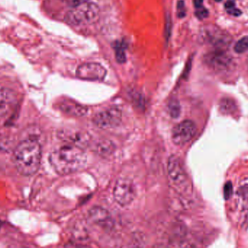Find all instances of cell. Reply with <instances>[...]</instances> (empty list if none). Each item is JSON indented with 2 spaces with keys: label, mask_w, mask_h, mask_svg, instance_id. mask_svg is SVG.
Segmentation results:
<instances>
[{
  "label": "cell",
  "mask_w": 248,
  "mask_h": 248,
  "mask_svg": "<svg viewBox=\"0 0 248 248\" xmlns=\"http://www.w3.org/2000/svg\"><path fill=\"white\" fill-rule=\"evenodd\" d=\"M49 160L58 174L65 176L82 170L87 164V157L84 149L63 141L51 152Z\"/></svg>",
  "instance_id": "6da1fadb"
},
{
  "label": "cell",
  "mask_w": 248,
  "mask_h": 248,
  "mask_svg": "<svg viewBox=\"0 0 248 248\" xmlns=\"http://www.w3.org/2000/svg\"><path fill=\"white\" fill-rule=\"evenodd\" d=\"M42 154V147L36 138H28L21 141L13 154L17 171L24 176L34 175L40 167Z\"/></svg>",
  "instance_id": "7a4b0ae2"
},
{
  "label": "cell",
  "mask_w": 248,
  "mask_h": 248,
  "mask_svg": "<svg viewBox=\"0 0 248 248\" xmlns=\"http://www.w3.org/2000/svg\"><path fill=\"white\" fill-rule=\"evenodd\" d=\"M100 16V10L96 3L88 1L74 7L65 16L67 23L71 26H81L95 23Z\"/></svg>",
  "instance_id": "3957f363"
},
{
  "label": "cell",
  "mask_w": 248,
  "mask_h": 248,
  "mask_svg": "<svg viewBox=\"0 0 248 248\" xmlns=\"http://www.w3.org/2000/svg\"><path fill=\"white\" fill-rule=\"evenodd\" d=\"M113 198L116 203L122 207L129 205L136 197V187L128 178L118 179L113 188Z\"/></svg>",
  "instance_id": "277c9868"
},
{
  "label": "cell",
  "mask_w": 248,
  "mask_h": 248,
  "mask_svg": "<svg viewBox=\"0 0 248 248\" xmlns=\"http://www.w3.org/2000/svg\"><path fill=\"white\" fill-rule=\"evenodd\" d=\"M122 120V111L117 106H112L100 111L93 117L94 125L103 130L116 128L120 125Z\"/></svg>",
  "instance_id": "5b68a950"
},
{
  "label": "cell",
  "mask_w": 248,
  "mask_h": 248,
  "mask_svg": "<svg viewBox=\"0 0 248 248\" xmlns=\"http://www.w3.org/2000/svg\"><path fill=\"white\" fill-rule=\"evenodd\" d=\"M197 132L195 122L186 119L177 124L171 132L172 141L177 146H182L190 141Z\"/></svg>",
  "instance_id": "8992f818"
},
{
  "label": "cell",
  "mask_w": 248,
  "mask_h": 248,
  "mask_svg": "<svg viewBox=\"0 0 248 248\" xmlns=\"http://www.w3.org/2000/svg\"><path fill=\"white\" fill-rule=\"evenodd\" d=\"M107 70L103 66L97 63H85L77 68L78 78L88 81H101L106 77Z\"/></svg>",
  "instance_id": "52a82bcc"
},
{
  "label": "cell",
  "mask_w": 248,
  "mask_h": 248,
  "mask_svg": "<svg viewBox=\"0 0 248 248\" xmlns=\"http://www.w3.org/2000/svg\"><path fill=\"white\" fill-rule=\"evenodd\" d=\"M205 61L214 71H225L232 64V58L224 48H216L205 56Z\"/></svg>",
  "instance_id": "ba28073f"
},
{
  "label": "cell",
  "mask_w": 248,
  "mask_h": 248,
  "mask_svg": "<svg viewBox=\"0 0 248 248\" xmlns=\"http://www.w3.org/2000/svg\"><path fill=\"white\" fill-rule=\"evenodd\" d=\"M201 38L202 42L212 44L216 48L225 49L230 42L229 35L215 26H208L202 29Z\"/></svg>",
  "instance_id": "9c48e42d"
},
{
  "label": "cell",
  "mask_w": 248,
  "mask_h": 248,
  "mask_svg": "<svg viewBox=\"0 0 248 248\" xmlns=\"http://www.w3.org/2000/svg\"><path fill=\"white\" fill-rule=\"evenodd\" d=\"M90 221L103 229H111L113 226V218L110 213L103 207H93L89 212Z\"/></svg>",
  "instance_id": "30bf717a"
},
{
  "label": "cell",
  "mask_w": 248,
  "mask_h": 248,
  "mask_svg": "<svg viewBox=\"0 0 248 248\" xmlns=\"http://www.w3.org/2000/svg\"><path fill=\"white\" fill-rule=\"evenodd\" d=\"M168 173L170 180L176 185L183 184L186 180V173L180 159L171 156L168 162Z\"/></svg>",
  "instance_id": "8fae6325"
},
{
  "label": "cell",
  "mask_w": 248,
  "mask_h": 248,
  "mask_svg": "<svg viewBox=\"0 0 248 248\" xmlns=\"http://www.w3.org/2000/svg\"><path fill=\"white\" fill-rule=\"evenodd\" d=\"M62 141L74 144L84 149L90 144V136L87 132L80 130H65L61 133Z\"/></svg>",
  "instance_id": "7c38bea8"
},
{
  "label": "cell",
  "mask_w": 248,
  "mask_h": 248,
  "mask_svg": "<svg viewBox=\"0 0 248 248\" xmlns=\"http://www.w3.org/2000/svg\"><path fill=\"white\" fill-rule=\"evenodd\" d=\"M17 103V95L8 88L0 89V117L7 115Z\"/></svg>",
  "instance_id": "4fadbf2b"
},
{
  "label": "cell",
  "mask_w": 248,
  "mask_h": 248,
  "mask_svg": "<svg viewBox=\"0 0 248 248\" xmlns=\"http://www.w3.org/2000/svg\"><path fill=\"white\" fill-rule=\"evenodd\" d=\"M60 108L62 112L71 116H83L87 113V108L72 100H65L61 102Z\"/></svg>",
  "instance_id": "5bb4252c"
},
{
  "label": "cell",
  "mask_w": 248,
  "mask_h": 248,
  "mask_svg": "<svg viewBox=\"0 0 248 248\" xmlns=\"http://www.w3.org/2000/svg\"><path fill=\"white\" fill-rule=\"evenodd\" d=\"M94 151L102 156H108L114 150L113 143L108 140H102L94 144Z\"/></svg>",
  "instance_id": "9a60e30c"
},
{
  "label": "cell",
  "mask_w": 248,
  "mask_h": 248,
  "mask_svg": "<svg viewBox=\"0 0 248 248\" xmlns=\"http://www.w3.org/2000/svg\"><path fill=\"white\" fill-rule=\"evenodd\" d=\"M125 48L123 42H117L115 45V52H116V60L119 64L125 62Z\"/></svg>",
  "instance_id": "2e32d148"
},
{
  "label": "cell",
  "mask_w": 248,
  "mask_h": 248,
  "mask_svg": "<svg viewBox=\"0 0 248 248\" xmlns=\"http://www.w3.org/2000/svg\"><path fill=\"white\" fill-rule=\"evenodd\" d=\"M169 113L173 118L179 117L180 115L181 106L179 102L176 99H172L169 105Z\"/></svg>",
  "instance_id": "e0dca14e"
},
{
  "label": "cell",
  "mask_w": 248,
  "mask_h": 248,
  "mask_svg": "<svg viewBox=\"0 0 248 248\" xmlns=\"http://www.w3.org/2000/svg\"><path fill=\"white\" fill-rule=\"evenodd\" d=\"M234 51L237 53H243L248 51V36L241 38L235 44L234 48Z\"/></svg>",
  "instance_id": "ac0fdd59"
},
{
  "label": "cell",
  "mask_w": 248,
  "mask_h": 248,
  "mask_svg": "<svg viewBox=\"0 0 248 248\" xmlns=\"http://www.w3.org/2000/svg\"><path fill=\"white\" fill-rule=\"evenodd\" d=\"M225 9L229 14L233 16H240L242 14V11L236 7L235 1L234 0H227L225 3Z\"/></svg>",
  "instance_id": "d6986e66"
},
{
  "label": "cell",
  "mask_w": 248,
  "mask_h": 248,
  "mask_svg": "<svg viewBox=\"0 0 248 248\" xmlns=\"http://www.w3.org/2000/svg\"><path fill=\"white\" fill-rule=\"evenodd\" d=\"M177 16L180 18L186 16V6L183 0H179L177 2Z\"/></svg>",
  "instance_id": "ffe728a7"
},
{
  "label": "cell",
  "mask_w": 248,
  "mask_h": 248,
  "mask_svg": "<svg viewBox=\"0 0 248 248\" xmlns=\"http://www.w3.org/2000/svg\"><path fill=\"white\" fill-rule=\"evenodd\" d=\"M170 33H171V19L168 16L166 17V27H165V36H166V41H169Z\"/></svg>",
  "instance_id": "44dd1931"
},
{
  "label": "cell",
  "mask_w": 248,
  "mask_h": 248,
  "mask_svg": "<svg viewBox=\"0 0 248 248\" xmlns=\"http://www.w3.org/2000/svg\"><path fill=\"white\" fill-rule=\"evenodd\" d=\"M195 15L199 19L205 18L208 17V11L204 7H200V8H197Z\"/></svg>",
  "instance_id": "7402d4cb"
},
{
  "label": "cell",
  "mask_w": 248,
  "mask_h": 248,
  "mask_svg": "<svg viewBox=\"0 0 248 248\" xmlns=\"http://www.w3.org/2000/svg\"><path fill=\"white\" fill-rule=\"evenodd\" d=\"M232 193V186L230 183H227L224 188V195H225V198L228 199L230 196H231Z\"/></svg>",
  "instance_id": "603a6c76"
},
{
  "label": "cell",
  "mask_w": 248,
  "mask_h": 248,
  "mask_svg": "<svg viewBox=\"0 0 248 248\" xmlns=\"http://www.w3.org/2000/svg\"><path fill=\"white\" fill-rule=\"evenodd\" d=\"M90 0H71V6L73 7H77V6L81 5L84 3L88 2Z\"/></svg>",
  "instance_id": "cb8c5ba5"
},
{
  "label": "cell",
  "mask_w": 248,
  "mask_h": 248,
  "mask_svg": "<svg viewBox=\"0 0 248 248\" xmlns=\"http://www.w3.org/2000/svg\"><path fill=\"white\" fill-rule=\"evenodd\" d=\"M194 4L196 9L203 7V0H194Z\"/></svg>",
  "instance_id": "d4e9b609"
},
{
  "label": "cell",
  "mask_w": 248,
  "mask_h": 248,
  "mask_svg": "<svg viewBox=\"0 0 248 248\" xmlns=\"http://www.w3.org/2000/svg\"><path fill=\"white\" fill-rule=\"evenodd\" d=\"M214 1H217V2H218V1H222V0H214Z\"/></svg>",
  "instance_id": "484cf974"
},
{
  "label": "cell",
  "mask_w": 248,
  "mask_h": 248,
  "mask_svg": "<svg viewBox=\"0 0 248 248\" xmlns=\"http://www.w3.org/2000/svg\"><path fill=\"white\" fill-rule=\"evenodd\" d=\"M247 64H248V60H247Z\"/></svg>",
  "instance_id": "4316f807"
}]
</instances>
